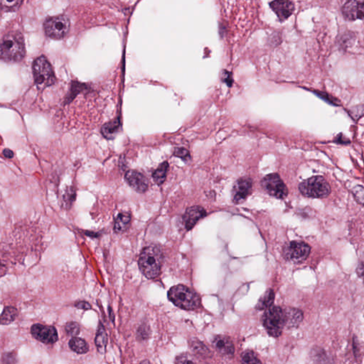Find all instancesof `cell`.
<instances>
[{
    "label": "cell",
    "mask_w": 364,
    "mask_h": 364,
    "mask_svg": "<svg viewBox=\"0 0 364 364\" xmlns=\"http://www.w3.org/2000/svg\"><path fill=\"white\" fill-rule=\"evenodd\" d=\"M176 364H196L191 356L182 354L176 359Z\"/></svg>",
    "instance_id": "32"
},
{
    "label": "cell",
    "mask_w": 364,
    "mask_h": 364,
    "mask_svg": "<svg viewBox=\"0 0 364 364\" xmlns=\"http://www.w3.org/2000/svg\"><path fill=\"white\" fill-rule=\"evenodd\" d=\"M213 346L218 353L224 357L232 358L234 356L235 348L229 337L219 335L213 340Z\"/></svg>",
    "instance_id": "16"
},
{
    "label": "cell",
    "mask_w": 364,
    "mask_h": 364,
    "mask_svg": "<svg viewBox=\"0 0 364 364\" xmlns=\"http://www.w3.org/2000/svg\"><path fill=\"white\" fill-rule=\"evenodd\" d=\"M193 348L194 350L198 351L200 354H207V352H209L208 349H207V346H204L203 343L199 342V341H195L193 343Z\"/></svg>",
    "instance_id": "34"
},
{
    "label": "cell",
    "mask_w": 364,
    "mask_h": 364,
    "mask_svg": "<svg viewBox=\"0 0 364 364\" xmlns=\"http://www.w3.org/2000/svg\"><path fill=\"white\" fill-rule=\"evenodd\" d=\"M66 332L69 336L75 337L80 332V326L77 322H68L66 325Z\"/></svg>",
    "instance_id": "29"
},
{
    "label": "cell",
    "mask_w": 364,
    "mask_h": 364,
    "mask_svg": "<svg viewBox=\"0 0 364 364\" xmlns=\"http://www.w3.org/2000/svg\"><path fill=\"white\" fill-rule=\"evenodd\" d=\"M75 306L78 309H80V310H91V305H90L88 302L85 301H80L76 303Z\"/></svg>",
    "instance_id": "36"
},
{
    "label": "cell",
    "mask_w": 364,
    "mask_h": 364,
    "mask_svg": "<svg viewBox=\"0 0 364 364\" xmlns=\"http://www.w3.org/2000/svg\"><path fill=\"white\" fill-rule=\"evenodd\" d=\"M311 247L302 241L289 242L283 248L284 259L293 263H300L308 259Z\"/></svg>",
    "instance_id": "9"
},
{
    "label": "cell",
    "mask_w": 364,
    "mask_h": 364,
    "mask_svg": "<svg viewBox=\"0 0 364 364\" xmlns=\"http://www.w3.org/2000/svg\"><path fill=\"white\" fill-rule=\"evenodd\" d=\"M3 267H4L3 266V265H1V264H0V273H1V269H2Z\"/></svg>",
    "instance_id": "39"
},
{
    "label": "cell",
    "mask_w": 364,
    "mask_h": 364,
    "mask_svg": "<svg viewBox=\"0 0 364 364\" xmlns=\"http://www.w3.org/2000/svg\"><path fill=\"white\" fill-rule=\"evenodd\" d=\"M126 182L137 192L145 193L149 187L148 180L145 176L136 170H129L125 176Z\"/></svg>",
    "instance_id": "12"
},
{
    "label": "cell",
    "mask_w": 364,
    "mask_h": 364,
    "mask_svg": "<svg viewBox=\"0 0 364 364\" xmlns=\"http://www.w3.org/2000/svg\"><path fill=\"white\" fill-rule=\"evenodd\" d=\"M261 186L269 195L278 199H284L288 195L287 186L278 174L265 176L260 182Z\"/></svg>",
    "instance_id": "8"
},
{
    "label": "cell",
    "mask_w": 364,
    "mask_h": 364,
    "mask_svg": "<svg viewBox=\"0 0 364 364\" xmlns=\"http://www.w3.org/2000/svg\"><path fill=\"white\" fill-rule=\"evenodd\" d=\"M364 12V1H349L342 8L343 17L349 21L363 20Z\"/></svg>",
    "instance_id": "13"
},
{
    "label": "cell",
    "mask_w": 364,
    "mask_h": 364,
    "mask_svg": "<svg viewBox=\"0 0 364 364\" xmlns=\"http://www.w3.org/2000/svg\"><path fill=\"white\" fill-rule=\"evenodd\" d=\"M140 364H150V362H149V361L145 360L143 361V362H141Z\"/></svg>",
    "instance_id": "38"
},
{
    "label": "cell",
    "mask_w": 364,
    "mask_h": 364,
    "mask_svg": "<svg viewBox=\"0 0 364 364\" xmlns=\"http://www.w3.org/2000/svg\"><path fill=\"white\" fill-rule=\"evenodd\" d=\"M315 93L319 98H322L324 101H327L329 104L334 105H339V102L327 93H322V92H316Z\"/></svg>",
    "instance_id": "33"
},
{
    "label": "cell",
    "mask_w": 364,
    "mask_h": 364,
    "mask_svg": "<svg viewBox=\"0 0 364 364\" xmlns=\"http://www.w3.org/2000/svg\"><path fill=\"white\" fill-rule=\"evenodd\" d=\"M299 189L302 195L309 198L322 199L330 194L331 187L324 177L316 176L300 183Z\"/></svg>",
    "instance_id": "5"
},
{
    "label": "cell",
    "mask_w": 364,
    "mask_h": 364,
    "mask_svg": "<svg viewBox=\"0 0 364 364\" xmlns=\"http://www.w3.org/2000/svg\"><path fill=\"white\" fill-rule=\"evenodd\" d=\"M174 155L177 157L181 158L182 160L185 161H188L191 159V155H190L189 152L186 149L183 148V147L176 148L175 151H174Z\"/></svg>",
    "instance_id": "30"
},
{
    "label": "cell",
    "mask_w": 364,
    "mask_h": 364,
    "mask_svg": "<svg viewBox=\"0 0 364 364\" xmlns=\"http://www.w3.org/2000/svg\"><path fill=\"white\" fill-rule=\"evenodd\" d=\"M131 214L128 212L119 213L117 216L114 225V231L118 234H122L129 229L131 224Z\"/></svg>",
    "instance_id": "18"
},
{
    "label": "cell",
    "mask_w": 364,
    "mask_h": 364,
    "mask_svg": "<svg viewBox=\"0 0 364 364\" xmlns=\"http://www.w3.org/2000/svg\"><path fill=\"white\" fill-rule=\"evenodd\" d=\"M262 321L270 336L279 337L286 326L284 310L278 306L270 307L264 313Z\"/></svg>",
    "instance_id": "4"
},
{
    "label": "cell",
    "mask_w": 364,
    "mask_h": 364,
    "mask_svg": "<svg viewBox=\"0 0 364 364\" xmlns=\"http://www.w3.org/2000/svg\"><path fill=\"white\" fill-rule=\"evenodd\" d=\"M3 364H15L17 363V354L14 352L4 353L1 358Z\"/></svg>",
    "instance_id": "31"
},
{
    "label": "cell",
    "mask_w": 364,
    "mask_h": 364,
    "mask_svg": "<svg viewBox=\"0 0 364 364\" xmlns=\"http://www.w3.org/2000/svg\"><path fill=\"white\" fill-rule=\"evenodd\" d=\"M25 41L18 31H9L0 40V58L7 62H19L25 56Z\"/></svg>",
    "instance_id": "1"
},
{
    "label": "cell",
    "mask_w": 364,
    "mask_h": 364,
    "mask_svg": "<svg viewBox=\"0 0 364 364\" xmlns=\"http://www.w3.org/2000/svg\"><path fill=\"white\" fill-rule=\"evenodd\" d=\"M168 169L169 163L167 161H164V162L161 164L159 166V167L155 171L153 175V180H154L156 184L160 186V185L162 184L165 182Z\"/></svg>",
    "instance_id": "22"
},
{
    "label": "cell",
    "mask_w": 364,
    "mask_h": 364,
    "mask_svg": "<svg viewBox=\"0 0 364 364\" xmlns=\"http://www.w3.org/2000/svg\"><path fill=\"white\" fill-rule=\"evenodd\" d=\"M222 80L229 87H231L233 84V78L231 73L227 71H223Z\"/></svg>",
    "instance_id": "35"
},
{
    "label": "cell",
    "mask_w": 364,
    "mask_h": 364,
    "mask_svg": "<svg viewBox=\"0 0 364 364\" xmlns=\"http://www.w3.org/2000/svg\"><path fill=\"white\" fill-rule=\"evenodd\" d=\"M207 216V212L203 207L195 206L186 209L183 216V223L188 231L191 230L196 223Z\"/></svg>",
    "instance_id": "15"
},
{
    "label": "cell",
    "mask_w": 364,
    "mask_h": 364,
    "mask_svg": "<svg viewBox=\"0 0 364 364\" xmlns=\"http://www.w3.org/2000/svg\"><path fill=\"white\" fill-rule=\"evenodd\" d=\"M107 343V334L102 324H100L98 327L97 335L96 337V344L97 346L98 351L100 352H104L105 351L106 345Z\"/></svg>",
    "instance_id": "25"
},
{
    "label": "cell",
    "mask_w": 364,
    "mask_h": 364,
    "mask_svg": "<svg viewBox=\"0 0 364 364\" xmlns=\"http://www.w3.org/2000/svg\"><path fill=\"white\" fill-rule=\"evenodd\" d=\"M77 198V191L74 186H68L62 196L63 207L66 209H70Z\"/></svg>",
    "instance_id": "24"
},
{
    "label": "cell",
    "mask_w": 364,
    "mask_h": 364,
    "mask_svg": "<svg viewBox=\"0 0 364 364\" xmlns=\"http://www.w3.org/2000/svg\"><path fill=\"white\" fill-rule=\"evenodd\" d=\"M242 364H262L257 356L253 351H244L241 357Z\"/></svg>",
    "instance_id": "27"
},
{
    "label": "cell",
    "mask_w": 364,
    "mask_h": 364,
    "mask_svg": "<svg viewBox=\"0 0 364 364\" xmlns=\"http://www.w3.org/2000/svg\"><path fill=\"white\" fill-rule=\"evenodd\" d=\"M274 300H275V293L273 289H268L260 297L256 309L259 310H267L273 306Z\"/></svg>",
    "instance_id": "19"
},
{
    "label": "cell",
    "mask_w": 364,
    "mask_h": 364,
    "mask_svg": "<svg viewBox=\"0 0 364 364\" xmlns=\"http://www.w3.org/2000/svg\"><path fill=\"white\" fill-rule=\"evenodd\" d=\"M120 127V121L118 120H112L104 125L102 128V133L107 139H112L116 135L117 132L119 131Z\"/></svg>",
    "instance_id": "21"
},
{
    "label": "cell",
    "mask_w": 364,
    "mask_h": 364,
    "mask_svg": "<svg viewBox=\"0 0 364 364\" xmlns=\"http://www.w3.org/2000/svg\"><path fill=\"white\" fill-rule=\"evenodd\" d=\"M70 26V20L64 15L49 17L44 24L46 34L53 39L64 37L69 32Z\"/></svg>",
    "instance_id": "7"
},
{
    "label": "cell",
    "mask_w": 364,
    "mask_h": 364,
    "mask_svg": "<svg viewBox=\"0 0 364 364\" xmlns=\"http://www.w3.org/2000/svg\"><path fill=\"white\" fill-rule=\"evenodd\" d=\"M286 325L288 328L296 327L302 322L303 313L298 309L287 308L284 310Z\"/></svg>",
    "instance_id": "17"
},
{
    "label": "cell",
    "mask_w": 364,
    "mask_h": 364,
    "mask_svg": "<svg viewBox=\"0 0 364 364\" xmlns=\"http://www.w3.org/2000/svg\"><path fill=\"white\" fill-rule=\"evenodd\" d=\"M69 346L73 351L78 354H85L89 350L88 343L83 338L74 337L69 341Z\"/></svg>",
    "instance_id": "23"
},
{
    "label": "cell",
    "mask_w": 364,
    "mask_h": 364,
    "mask_svg": "<svg viewBox=\"0 0 364 364\" xmlns=\"http://www.w3.org/2000/svg\"><path fill=\"white\" fill-rule=\"evenodd\" d=\"M270 8L278 16L280 22L286 21L287 20L294 11V4L292 1L279 0L270 2Z\"/></svg>",
    "instance_id": "14"
},
{
    "label": "cell",
    "mask_w": 364,
    "mask_h": 364,
    "mask_svg": "<svg viewBox=\"0 0 364 364\" xmlns=\"http://www.w3.org/2000/svg\"><path fill=\"white\" fill-rule=\"evenodd\" d=\"M163 253L157 245L145 247L139 257L138 265L141 273L148 279H155L161 273Z\"/></svg>",
    "instance_id": "2"
},
{
    "label": "cell",
    "mask_w": 364,
    "mask_h": 364,
    "mask_svg": "<svg viewBox=\"0 0 364 364\" xmlns=\"http://www.w3.org/2000/svg\"><path fill=\"white\" fill-rule=\"evenodd\" d=\"M22 3V1H0V9L4 10H14L17 9Z\"/></svg>",
    "instance_id": "28"
},
{
    "label": "cell",
    "mask_w": 364,
    "mask_h": 364,
    "mask_svg": "<svg viewBox=\"0 0 364 364\" xmlns=\"http://www.w3.org/2000/svg\"><path fill=\"white\" fill-rule=\"evenodd\" d=\"M311 357L313 362L316 364H332L330 357L324 349L320 347L312 349Z\"/></svg>",
    "instance_id": "20"
},
{
    "label": "cell",
    "mask_w": 364,
    "mask_h": 364,
    "mask_svg": "<svg viewBox=\"0 0 364 364\" xmlns=\"http://www.w3.org/2000/svg\"><path fill=\"white\" fill-rule=\"evenodd\" d=\"M31 332L36 339L47 344L56 343L58 339L56 329L52 326L34 324L31 327Z\"/></svg>",
    "instance_id": "11"
},
{
    "label": "cell",
    "mask_w": 364,
    "mask_h": 364,
    "mask_svg": "<svg viewBox=\"0 0 364 364\" xmlns=\"http://www.w3.org/2000/svg\"><path fill=\"white\" fill-rule=\"evenodd\" d=\"M168 297L176 306L186 310H194L201 305V298L195 291L183 285L174 286L169 289Z\"/></svg>",
    "instance_id": "3"
},
{
    "label": "cell",
    "mask_w": 364,
    "mask_h": 364,
    "mask_svg": "<svg viewBox=\"0 0 364 364\" xmlns=\"http://www.w3.org/2000/svg\"><path fill=\"white\" fill-rule=\"evenodd\" d=\"M17 316V310L13 307L4 308L2 314L0 316V324L7 325L15 320Z\"/></svg>",
    "instance_id": "26"
},
{
    "label": "cell",
    "mask_w": 364,
    "mask_h": 364,
    "mask_svg": "<svg viewBox=\"0 0 364 364\" xmlns=\"http://www.w3.org/2000/svg\"><path fill=\"white\" fill-rule=\"evenodd\" d=\"M32 68L34 82L39 88H47L54 84L56 82L54 71L45 56H39L36 58Z\"/></svg>",
    "instance_id": "6"
},
{
    "label": "cell",
    "mask_w": 364,
    "mask_h": 364,
    "mask_svg": "<svg viewBox=\"0 0 364 364\" xmlns=\"http://www.w3.org/2000/svg\"><path fill=\"white\" fill-rule=\"evenodd\" d=\"M253 182L248 177L238 179L233 186L232 201L235 204H240L246 200L252 191Z\"/></svg>",
    "instance_id": "10"
},
{
    "label": "cell",
    "mask_w": 364,
    "mask_h": 364,
    "mask_svg": "<svg viewBox=\"0 0 364 364\" xmlns=\"http://www.w3.org/2000/svg\"><path fill=\"white\" fill-rule=\"evenodd\" d=\"M2 154L4 155V157L7 158V159H12V158L14 157V153L12 150H9V149L4 150Z\"/></svg>",
    "instance_id": "37"
}]
</instances>
